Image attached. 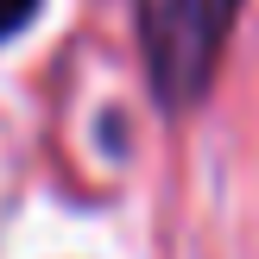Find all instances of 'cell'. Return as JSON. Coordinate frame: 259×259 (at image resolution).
<instances>
[{
    "label": "cell",
    "mask_w": 259,
    "mask_h": 259,
    "mask_svg": "<svg viewBox=\"0 0 259 259\" xmlns=\"http://www.w3.org/2000/svg\"><path fill=\"white\" fill-rule=\"evenodd\" d=\"M32 13H38V0H0V38H13Z\"/></svg>",
    "instance_id": "cell-2"
},
{
    "label": "cell",
    "mask_w": 259,
    "mask_h": 259,
    "mask_svg": "<svg viewBox=\"0 0 259 259\" xmlns=\"http://www.w3.org/2000/svg\"><path fill=\"white\" fill-rule=\"evenodd\" d=\"M234 13L240 0H139V32L164 101H196L209 89Z\"/></svg>",
    "instance_id": "cell-1"
}]
</instances>
